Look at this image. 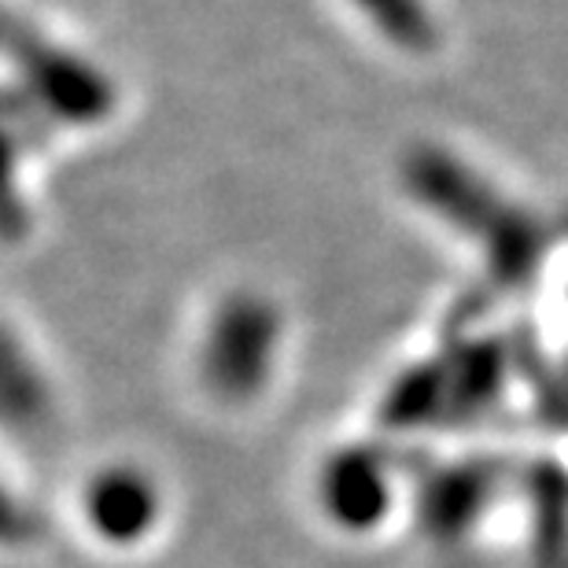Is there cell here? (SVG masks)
<instances>
[{"label":"cell","instance_id":"cell-1","mask_svg":"<svg viewBox=\"0 0 568 568\" xmlns=\"http://www.w3.org/2000/svg\"><path fill=\"white\" fill-rule=\"evenodd\" d=\"M406 185L425 203L439 207V214H447L454 225L484 236V247L503 284H525L536 277L547 233L531 214L498 200L480 178H469L447 155L422 152L406 166Z\"/></svg>","mask_w":568,"mask_h":568},{"label":"cell","instance_id":"cell-2","mask_svg":"<svg viewBox=\"0 0 568 568\" xmlns=\"http://www.w3.org/2000/svg\"><path fill=\"white\" fill-rule=\"evenodd\" d=\"M281 336L274 306L255 295H233L214 314L203 344V381L225 403H247L263 392Z\"/></svg>","mask_w":568,"mask_h":568},{"label":"cell","instance_id":"cell-3","mask_svg":"<svg viewBox=\"0 0 568 568\" xmlns=\"http://www.w3.org/2000/svg\"><path fill=\"white\" fill-rule=\"evenodd\" d=\"M8 49L19 60V71L27 78L30 97L38 100L49 115L82 122L85 126V122H93V119H104L111 104H115L111 85L93 67H85L82 60L55 49L38 30H19L16 19H11V27H8Z\"/></svg>","mask_w":568,"mask_h":568},{"label":"cell","instance_id":"cell-4","mask_svg":"<svg viewBox=\"0 0 568 568\" xmlns=\"http://www.w3.org/2000/svg\"><path fill=\"white\" fill-rule=\"evenodd\" d=\"M325 517L344 531H373L392 509V476L381 454L366 447L339 450L317 476Z\"/></svg>","mask_w":568,"mask_h":568},{"label":"cell","instance_id":"cell-5","mask_svg":"<svg viewBox=\"0 0 568 568\" xmlns=\"http://www.w3.org/2000/svg\"><path fill=\"white\" fill-rule=\"evenodd\" d=\"M82 514L100 542L133 547V542H141L155 528L159 491L144 473L119 465V469H104L89 480Z\"/></svg>","mask_w":568,"mask_h":568},{"label":"cell","instance_id":"cell-6","mask_svg":"<svg viewBox=\"0 0 568 568\" xmlns=\"http://www.w3.org/2000/svg\"><path fill=\"white\" fill-rule=\"evenodd\" d=\"M491 484H495V473L480 469V465H462V469L439 473V480L432 484L428 495H425L428 525L436 531H443V536L465 528L484 509Z\"/></svg>","mask_w":568,"mask_h":568},{"label":"cell","instance_id":"cell-7","mask_svg":"<svg viewBox=\"0 0 568 568\" xmlns=\"http://www.w3.org/2000/svg\"><path fill=\"white\" fill-rule=\"evenodd\" d=\"M358 4L377 19V27L388 30L392 41L406 44V49H425L432 41V27L417 0H358Z\"/></svg>","mask_w":568,"mask_h":568}]
</instances>
